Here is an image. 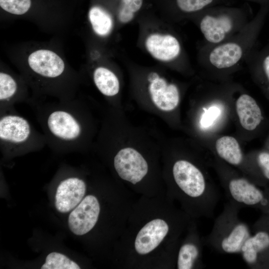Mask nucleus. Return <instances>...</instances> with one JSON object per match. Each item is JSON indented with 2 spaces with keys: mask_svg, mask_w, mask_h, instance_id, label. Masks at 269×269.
<instances>
[{
  "mask_svg": "<svg viewBox=\"0 0 269 269\" xmlns=\"http://www.w3.org/2000/svg\"><path fill=\"white\" fill-rule=\"evenodd\" d=\"M204 112L200 120V124L203 128L210 127L214 123L220 114V109L217 106H213L208 109L204 108Z\"/></svg>",
  "mask_w": 269,
  "mask_h": 269,
  "instance_id": "obj_22",
  "label": "nucleus"
},
{
  "mask_svg": "<svg viewBox=\"0 0 269 269\" xmlns=\"http://www.w3.org/2000/svg\"><path fill=\"white\" fill-rule=\"evenodd\" d=\"M100 211L97 198L91 195L86 196L72 210L68 218V226L76 235H83L95 225Z\"/></svg>",
  "mask_w": 269,
  "mask_h": 269,
  "instance_id": "obj_6",
  "label": "nucleus"
},
{
  "mask_svg": "<svg viewBox=\"0 0 269 269\" xmlns=\"http://www.w3.org/2000/svg\"><path fill=\"white\" fill-rule=\"evenodd\" d=\"M114 167L120 177L134 184L146 174L148 165L136 150L127 147L120 150L114 159Z\"/></svg>",
  "mask_w": 269,
  "mask_h": 269,
  "instance_id": "obj_5",
  "label": "nucleus"
},
{
  "mask_svg": "<svg viewBox=\"0 0 269 269\" xmlns=\"http://www.w3.org/2000/svg\"><path fill=\"white\" fill-rule=\"evenodd\" d=\"M236 111L241 126L247 130H255L262 121V112L259 106L248 95H242L238 99Z\"/></svg>",
  "mask_w": 269,
  "mask_h": 269,
  "instance_id": "obj_13",
  "label": "nucleus"
},
{
  "mask_svg": "<svg viewBox=\"0 0 269 269\" xmlns=\"http://www.w3.org/2000/svg\"><path fill=\"white\" fill-rule=\"evenodd\" d=\"M223 179V186L229 201L241 208L264 207L268 203L263 192L247 178L230 176Z\"/></svg>",
  "mask_w": 269,
  "mask_h": 269,
  "instance_id": "obj_4",
  "label": "nucleus"
},
{
  "mask_svg": "<svg viewBox=\"0 0 269 269\" xmlns=\"http://www.w3.org/2000/svg\"><path fill=\"white\" fill-rule=\"evenodd\" d=\"M257 162L264 175L269 179V153L266 152L260 153L258 156Z\"/></svg>",
  "mask_w": 269,
  "mask_h": 269,
  "instance_id": "obj_23",
  "label": "nucleus"
},
{
  "mask_svg": "<svg viewBox=\"0 0 269 269\" xmlns=\"http://www.w3.org/2000/svg\"><path fill=\"white\" fill-rule=\"evenodd\" d=\"M202 246L196 234L192 236V241L183 244L180 247L177 259L178 269H191L195 267L202 268Z\"/></svg>",
  "mask_w": 269,
  "mask_h": 269,
  "instance_id": "obj_14",
  "label": "nucleus"
},
{
  "mask_svg": "<svg viewBox=\"0 0 269 269\" xmlns=\"http://www.w3.org/2000/svg\"><path fill=\"white\" fill-rule=\"evenodd\" d=\"M215 148L218 155L228 163L237 166L243 164V153L235 138L230 136L221 137L217 140Z\"/></svg>",
  "mask_w": 269,
  "mask_h": 269,
  "instance_id": "obj_16",
  "label": "nucleus"
},
{
  "mask_svg": "<svg viewBox=\"0 0 269 269\" xmlns=\"http://www.w3.org/2000/svg\"><path fill=\"white\" fill-rule=\"evenodd\" d=\"M46 145L58 152L78 151L87 147L88 121L83 104L75 98L53 102L30 99Z\"/></svg>",
  "mask_w": 269,
  "mask_h": 269,
  "instance_id": "obj_1",
  "label": "nucleus"
},
{
  "mask_svg": "<svg viewBox=\"0 0 269 269\" xmlns=\"http://www.w3.org/2000/svg\"><path fill=\"white\" fill-rule=\"evenodd\" d=\"M168 231V225L162 219L148 222L137 235L134 243L136 251L141 255L150 252L159 245Z\"/></svg>",
  "mask_w": 269,
  "mask_h": 269,
  "instance_id": "obj_9",
  "label": "nucleus"
},
{
  "mask_svg": "<svg viewBox=\"0 0 269 269\" xmlns=\"http://www.w3.org/2000/svg\"><path fill=\"white\" fill-rule=\"evenodd\" d=\"M46 145L43 134L16 110L0 114V148L4 157L37 151Z\"/></svg>",
  "mask_w": 269,
  "mask_h": 269,
  "instance_id": "obj_2",
  "label": "nucleus"
},
{
  "mask_svg": "<svg viewBox=\"0 0 269 269\" xmlns=\"http://www.w3.org/2000/svg\"><path fill=\"white\" fill-rule=\"evenodd\" d=\"M93 78L96 87L104 96L111 97L119 93V81L116 75L107 68L101 66L96 68Z\"/></svg>",
  "mask_w": 269,
  "mask_h": 269,
  "instance_id": "obj_17",
  "label": "nucleus"
},
{
  "mask_svg": "<svg viewBox=\"0 0 269 269\" xmlns=\"http://www.w3.org/2000/svg\"><path fill=\"white\" fill-rule=\"evenodd\" d=\"M212 1L213 0H176V4L181 11L192 12L200 10Z\"/></svg>",
  "mask_w": 269,
  "mask_h": 269,
  "instance_id": "obj_21",
  "label": "nucleus"
},
{
  "mask_svg": "<svg viewBox=\"0 0 269 269\" xmlns=\"http://www.w3.org/2000/svg\"><path fill=\"white\" fill-rule=\"evenodd\" d=\"M268 206H269V201H268Z\"/></svg>",
  "mask_w": 269,
  "mask_h": 269,
  "instance_id": "obj_25",
  "label": "nucleus"
},
{
  "mask_svg": "<svg viewBox=\"0 0 269 269\" xmlns=\"http://www.w3.org/2000/svg\"><path fill=\"white\" fill-rule=\"evenodd\" d=\"M30 99L23 80L8 72L0 71V114L15 111V104L28 103Z\"/></svg>",
  "mask_w": 269,
  "mask_h": 269,
  "instance_id": "obj_7",
  "label": "nucleus"
},
{
  "mask_svg": "<svg viewBox=\"0 0 269 269\" xmlns=\"http://www.w3.org/2000/svg\"><path fill=\"white\" fill-rule=\"evenodd\" d=\"M41 269H80V267L65 255L52 252L46 258Z\"/></svg>",
  "mask_w": 269,
  "mask_h": 269,
  "instance_id": "obj_19",
  "label": "nucleus"
},
{
  "mask_svg": "<svg viewBox=\"0 0 269 269\" xmlns=\"http://www.w3.org/2000/svg\"><path fill=\"white\" fill-rule=\"evenodd\" d=\"M241 208L230 201L215 219L206 244L222 254L241 253L246 241L251 236L249 227L239 217Z\"/></svg>",
  "mask_w": 269,
  "mask_h": 269,
  "instance_id": "obj_3",
  "label": "nucleus"
},
{
  "mask_svg": "<svg viewBox=\"0 0 269 269\" xmlns=\"http://www.w3.org/2000/svg\"><path fill=\"white\" fill-rule=\"evenodd\" d=\"M143 0H120L118 17L122 23L131 21L135 14L141 9Z\"/></svg>",
  "mask_w": 269,
  "mask_h": 269,
  "instance_id": "obj_20",
  "label": "nucleus"
},
{
  "mask_svg": "<svg viewBox=\"0 0 269 269\" xmlns=\"http://www.w3.org/2000/svg\"><path fill=\"white\" fill-rule=\"evenodd\" d=\"M151 99L154 105L164 111L174 109L179 101V93L177 87L167 83L159 76L154 77L148 87Z\"/></svg>",
  "mask_w": 269,
  "mask_h": 269,
  "instance_id": "obj_10",
  "label": "nucleus"
},
{
  "mask_svg": "<svg viewBox=\"0 0 269 269\" xmlns=\"http://www.w3.org/2000/svg\"><path fill=\"white\" fill-rule=\"evenodd\" d=\"M200 27L206 39L217 43L223 41L233 28V21L228 16L206 15L201 20Z\"/></svg>",
  "mask_w": 269,
  "mask_h": 269,
  "instance_id": "obj_12",
  "label": "nucleus"
},
{
  "mask_svg": "<svg viewBox=\"0 0 269 269\" xmlns=\"http://www.w3.org/2000/svg\"><path fill=\"white\" fill-rule=\"evenodd\" d=\"M86 190L85 181L76 176L61 180L56 189L55 205L61 213H67L75 208L83 200Z\"/></svg>",
  "mask_w": 269,
  "mask_h": 269,
  "instance_id": "obj_8",
  "label": "nucleus"
},
{
  "mask_svg": "<svg viewBox=\"0 0 269 269\" xmlns=\"http://www.w3.org/2000/svg\"><path fill=\"white\" fill-rule=\"evenodd\" d=\"M145 47L153 57L162 61L175 59L180 51L179 41L169 34L153 33L149 35L146 39Z\"/></svg>",
  "mask_w": 269,
  "mask_h": 269,
  "instance_id": "obj_11",
  "label": "nucleus"
},
{
  "mask_svg": "<svg viewBox=\"0 0 269 269\" xmlns=\"http://www.w3.org/2000/svg\"><path fill=\"white\" fill-rule=\"evenodd\" d=\"M263 67L265 72L269 80V55L265 58L263 62Z\"/></svg>",
  "mask_w": 269,
  "mask_h": 269,
  "instance_id": "obj_24",
  "label": "nucleus"
},
{
  "mask_svg": "<svg viewBox=\"0 0 269 269\" xmlns=\"http://www.w3.org/2000/svg\"><path fill=\"white\" fill-rule=\"evenodd\" d=\"M242 56L241 46L236 43L229 42L214 48L209 55V60L217 68H226L236 64Z\"/></svg>",
  "mask_w": 269,
  "mask_h": 269,
  "instance_id": "obj_15",
  "label": "nucleus"
},
{
  "mask_svg": "<svg viewBox=\"0 0 269 269\" xmlns=\"http://www.w3.org/2000/svg\"><path fill=\"white\" fill-rule=\"evenodd\" d=\"M88 17L94 32L99 36L107 35L113 27L111 14L103 6L95 4L91 6Z\"/></svg>",
  "mask_w": 269,
  "mask_h": 269,
  "instance_id": "obj_18",
  "label": "nucleus"
}]
</instances>
